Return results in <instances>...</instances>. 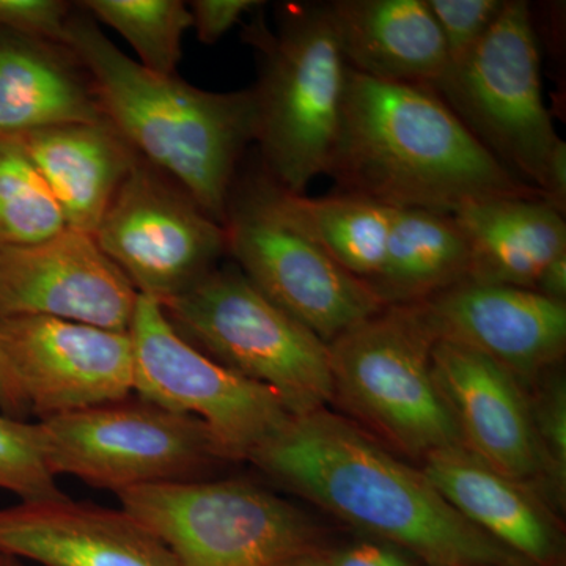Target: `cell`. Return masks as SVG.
<instances>
[{
	"instance_id": "1",
	"label": "cell",
	"mask_w": 566,
	"mask_h": 566,
	"mask_svg": "<svg viewBox=\"0 0 566 566\" xmlns=\"http://www.w3.org/2000/svg\"><path fill=\"white\" fill-rule=\"evenodd\" d=\"M248 461L292 493L431 566H532L464 520L422 471L326 409L290 417Z\"/></svg>"
},
{
	"instance_id": "2",
	"label": "cell",
	"mask_w": 566,
	"mask_h": 566,
	"mask_svg": "<svg viewBox=\"0 0 566 566\" xmlns=\"http://www.w3.org/2000/svg\"><path fill=\"white\" fill-rule=\"evenodd\" d=\"M326 175L342 192L392 210L452 214L482 200H545L509 172L433 88L375 81L353 70Z\"/></svg>"
},
{
	"instance_id": "3",
	"label": "cell",
	"mask_w": 566,
	"mask_h": 566,
	"mask_svg": "<svg viewBox=\"0 0 566 566\" xmlns=\"http://www.w3.org/2000/svg\"><path fill=\"white\" fill-rule=\"evenodd\" d=\"M65 43L91 73L104 118L223 226L238 164L255 142L251 88L208 92L178 74L153 73L117 48L80 3Z\"/></svg>"
},
{
	"instance_id": "4",
	"label": "cell",
	"mask_w": 566,
	"mask_h": 566,
	"mask_svg": "<svg viewBox=\"0 0 566 566\" xmlns=\"http://www.w3.org/2000/svg\"><path fill=\"white\" fill-rule=\"evenodd\" d=\"M249 35L260 52L251 92L263 172L283 191L301 196L333 161L348 63L327 3L283 6L274 32L253 25Z\"/></svg>"
},
{
	"instance_id": "5",
	"label": "cell",
	"mask_w": 566,
	"mask_h": 566,
	"mask_svg": "<svg viewBox=\"0 0 566 566\" xmlns=\"http://www.w3.org/2000/svg\"><path fill=\"white\" fill-rule=\"evenodd\" d=\"M175 331L212 360L277 395L292 417L334 400L329 348L237 264L216 268L161 304Z\"/></svg>"
},
{
	"instance_id": "6",
	"label": "cell",
	"mask_w": 566,
	"mask_h": 566,
	"mask_svg": "<svg viewBox=\"0 0 566 566\" xmlns=\"http://www.w3.org/2000/svg\"><path fill=\"white\" fill-rule=\"evenodd\" d=\"M434 338L416 304L386 305L327 345L334 398L411 457L463 446L431 365Z\"/></svg>"
},
{
	"instance_id": "7",
	"label": "cell",
	"mask_w": 566,
	"mask_h": 566,
	"mask_svg": "<svg viewBox=\"0 0 566 566\" xmlns=\"http://www.w3.org/2000/svg\"><path fill=\"white\" fill-rule=\"evenodd\" d=\"M115 495L181 566H277L318 549L311 517L249 480L164 483Z\"/></svg>"
},
{
	"instance_id": "8",
	"label": "cell",
	"mask_w": 566,
	"mask_h": 566,
	"mask_svg": "<svg viewBox=\"0 0 566 566\" xmlns=\"http://www.w3.org/2000/svg\"><path fill=\"white\" fill-rule=\"evenodd\" d=\"M434 92L509 172L543 196L551 155L562 139L543 102L538 41L526 0H505L493 28L447 66Z\"/></svg>"
},
{
	"instance_id": "9",
	"label": "cell",
	"mask_w": 566,
	"mask_h": 566,
	"mask_svg": "<svg viewBox=\"0 0 566 566\" xmlns=\"http://www.w3.org/2000/svg\"><path fill=\"white\" fill-rule=\"evenodd\" d=\"M223 227L238 270L324 344L386 307L294 221L264 172L233 186Z\"/></svg>"
},
{
	"instance_id": "10",
	"label": "cell",
	"mask_w": 566,
	"mask_h": 566,
	"mask_svg": "<svg viewBox=\"0 0 566 566\" xmlns=\"http://www.w3.org/2000/svg\"><path fill=\"white\" fill-rule=\"evenodd\" d=\"M52 474L117 494L210 479L232 463L210 428L137 397L39 420Z\"/></svg>"
},
{
	"instance_id": "11",
	"label": "cell",
	"mask_w": 566,
	"mask_h": 566,
	"mask_svg": "<svg viewBox=\"0 0 566 566\" xmlns=\"http://www.w3.org/2000/svg\"><path fill=\"white\" fill-rule=\"evenodd\" d=\"M129 337L134 394L167 411L202 420L230 461H248L292 417L273 390L186 342L151 297L139 296Z\"/></svg>"
},
{
	"instance_id": "12",
	"label": "cell",
	"mask_w": 566,
	"mask_h": 566,
	"mask_svg": "<svg viewBox=\"0 0 566 566\" xmlns=\"http://www.w3.org/2000/svg\"><path fill=\"white\" fill-rule=\"evenodd\" d=\"M140 296L188 292L227 255V232L178 182L137 159L93 233Z\"/></svg>"
},
{
	"instance_id": "13",
	"label": "cell",
	"mask_w": 566,
	"mask_h": 566,
	"mask_svg": "<svg viewBox=\"0 0 566 566\" xmlns=\"http://www.w3.org/2000/svg\"><path fill=\"white\" fill-rule=\"evenodd\" d=\"M0 364L39 420L134 395L129 333L46 316H0Z\"/></svg>"
},
{
	"instance_id": "14",
	"label": "cell",
	"mask_w": 566,
	"mask_h": 566,
	"mask_svg": "<svg viewBox=\"0 0 566 566\" xmlns=\"http://www.w3.org/2000/svg\"><path fill=\"white\" fill-rule=\"evenodd\" d=\"M140 294L95 238L65 229L0 248V316H46L129 333Z\"/></svg>"
},
{
	"instance_id": "15",
	"label": "cell",
	"mask_w": 566,
	"mask_h": 566,
	"mask_svg": "<svg viewBox=\"0 0 566 566\" xmlns=\"http://www.w3.org/2000/svg\"><path fill=\"white\" fill-rule=\"evenodd\" d=\"M416 305L434 342L474 349L523 385L565 353L566 304L535 290L464 281Z\"/></svg>"
},
{
	"instance_id": "16",
	"label": "cell",
	"mask_w": 566,
	"mask_h": 566,
	"mask_svg": "<svg viewBox=\"0 0 566 566\" xmlns=\"http://www.w3.org/2000/svg\"><path fill=\"white\" fill-rule=\"evenodd\" d=\"M431 365L469 452L516 482L546 476L523 382L490 357L436 340Z\"/></svg>"
},
{
	"instance_id": "17",
	"label": "cell",
	"mask_w": 566,
	"mask_h": 566,
	"mask_svg": "<svg viewBox=\"0 0 566 566\" xmlns=\"http://www.w3.org/2000/svg\"><path fill=\"white\" fill-rule=\"evenodd\" d=\"M0 554L43 566H181L125 510L70 497L0 509Z\"/></svg>"
},
{
	"instance_id": "18",
	"label": "cell",
	"mask_w": 566,
	"mask_h": 566,
	"mask_svg": "<svg viewBox=\"0 0 566 566\" xmlns=\"http://www.w3.org/2000/svg\"><path fill=\"white\" fill-rule=\"evenodd\" d=\"M348 69L389 84L436 88L449 57L427 0L327 3Z\"/></svg>"
},
{
	"instance_id": "19",
	"label": "cell",
	"mask_w": 566,
	"mask_h": 566,
	"mask_svg": "<svg viewBox=\"0 0 566 566\" xmlns=\"http://www.w3.org/2000/svg\"><path fill=\"white\" fill-rule=\"evenodd\" d=\"M422 472L464 520L528 565L557 560L556 527L523 483L495 471L464 446L430 453Z\"/></svg>"
},
{
	"instance_id": "20",
	"label": "cell",
	"mask_w": 566,
	"mask_h": 566,
	"mask_svg": "<svg viewBox=\"0 0 566 566\" xmlns=\"http://www.w3.org/2000/svg\"><path fill=\"white\" fill-rule=\"evenodd\" d=\"M103 120L91 73L69 44L0 31V136Z\"/></svg>"
},
{
	"instance_id": "21",
	"label": "cell",
	"mask_w": 566,
	"mask_h": 566,
	"mask_svg": "<svg viewBox=\"0 0 566 566\" xmlns=\"http://www.w3.org/2000/svg\"><path fill=\"white\" fill-rule=\"evenodd\" d=\"M20 139L66 227L93 237L139 159L137 151L107 120L40 129Z\"/></svg>"
},
{
	"instance_id": "22",
	"label": "cell",
	"mask_w": 566,
	"mask_h": 566,
	"mask_svg": "<svg viewBox=\"0 0 566 566\" xmlns=\"http://www.w3.org/2000/svg\"><path fill=\"white\" fill-rule=\"evenodd\" d=\"M450 216L468 244V281L535 290L547 263L566 253L564 214L546 200H482Z\"/></svg>"
},
{
	"instance_id": "23",
	"label": "cell",
	"mask_w": 566,
	"mask_h": 566,
	"mask_svg": "<svg viewBox=\"0 0 566 566\" xmlns=\"http://www.w3.org/2000/svg\"><path fill=\"white\" fill-rule=\"evenodd\" d=\"M469 249L452 216L394 210L385 263L370 289L386 305L419 304L468 281Z\"/></svg>"
},
{
	"instance_id": "24",
	"label": "cell",
	"mask_w": 566,
	"mask_h": 566,
	"mask_svg": "<svg viewBox=\"0 0 566 566\" xmlns=\"http://www.w3.org/2000/svg\"><path fill=\"white\" fill-rule=\"evenodd\" d=\"M274 186L279 202L294 221L346 273L370 286L385 263L392 208L353 193L308 197Z\"/></svg>"
},
{
	"instance_id": "25",
	"label": "cell",
	"mask_w": 566,
	"mask_h": 566,
	"mask_svg": "<svg viewBox=\"0 0 566 566\" xmlns=\"http://www.w3.org/2000/svg\"><path fill=\"white\" fill-rule=\"evenodd\" d=\"M80 7L122 35L144 69L177 76L182 39L192 29L188 3L181 0H85Z\"/></svg>"
},
{
	"instance_id": "26",
	"label": "cell",
	"mask_w": 566,
	"mask_h": 566,
	"mask_svg": "<svg viewBox=\"0 0 566 566\" xmlns=\"http://www.w3.org/2000/svg\"><path fill=\"white\" fill-rule=\"evenodd\" d=\"M69 229L20 137L0 136V248L40 243Z\"/></svg>"
},
{
	"instance_id": "27",
	"label": "cell",
	"mask_w": 566,
	"mask_h": 566,
	"mask_svg": "<svg viewBox=\"0 0 566 566\" xmlns=\"http://www.w3.org/2000/svg\"><path fill=\"white\" fill-rule=\"evenodd\" d=\"M0 490L21 502L62 501L46 458V439L40 422H25L0 412Z\"/></svg>"
},
{
	"instance_id": "28",
	"label": "cell",
	"mask_w": 566,
	"mask_h": 566,
	"mask_svg": "<svg viewBox=\"0 0 566 566\" xmlns=\"http://www.w3.org/2000/svg\"><path fill=\"white\" fill-rule=\"evenodd\" d=\"M504 3L505 0H427L444 40L449 65L474 50L493 28Z\"/></svg>"
},
{
	"instance_id": "29",
	"label": "cell",
	"mask_w": 566,
	"mask_h": 566,
	"mask_svg": "<svg viewBox=\"0 0 566 566\" xmlns=\"http://www.w3.org/2000/svg\"><path fill=\"white\" fill-rule=\"evenodd\" d=\"M531 411L546 476L560 490L566 479V387L560 375L545 379Z\"/></svg>"
},
{
	"instance_id": "30",
	"label": "cell",
	"mask_w": 566,
	"mask_h": 566,
	"mask_svg": "<svg viewBox=\"0 0 566 566\" xmlns=\"http://www.w3.org/2000/svg\"><path fill=\"white\" fill-rule=\"evenodd\" d=\"M73 10L65 0H0V31L65 43Z\"/></svg>"
},
{
	"instance_id": "31",
	"label": "cell",
	"mask_w": 566,
	"mask_h": 566,
	"mask_svg": "<svg viewBox=\"0 0 566 566\" xmlns=\"http://www.w3.org/2000/svg\"><path fill=\"white\" fill-rule=\"evenodd\" d=\"M263 6L256 0H193L189 2L192 29L203 44L218 43L249 11Z\"/></svg>"
},
{
	"instance_id": "32",
	"label": "cell",
	"mask_w": 566,
	"mask_h": 566,
	"mask_svg": "<svg viewBox=\"0 0 566 566\" xmlns=\"http://www.w3.org/2000/svg\"><path fill=\"white\" fill-rule=\"evenodd\" d=\"M329 566H408L403 557L386 546L364 543L338 554Z\"/></svg>"
},
{
	"instance_id": "33",
	"label": "cell",
	"mask_w": 566,
	"mask_h": 566,
	"mask_svg": "<svg viewBox=\"0 0 566 566\" xmlns=\"http://www.w3.org/2000/svg\"><path fill=\"white\" fill-rule=\"evenodd\" d=\"M535 292L557 303H566V253L547 263L535 283Z\"/></svg>"
},
{
	"instance_id": "34",
	"label": "cell",
	"mask_w": 566,
	"mask_h": 566,
	"mask_svg": "<svg viewBox=\"0 0 566 566\" xmlns=\"http://www.w3.org/2000/svg\"><path fill=\"white\" fill-rule=\"evenodd\" d=\"M0 412L3 415L24 419L29 416L28 406L22 400L20 390L14 386L13 379L0 364Z\"/></svg>"
},
{
	"instance_id": "35",
	"label": "cell",
	"mask_w": 566,
	"mask_h": 566,
	"mask_svg": "<svg viewBox=\"0 0 566 566\" xmlns=\"http://www.w3.org/2000/svg\"><path fill=\"white\" fill-rule=\"evenodd\" d=\"M277 566H329V564H324L315 554V556L292 558V560L283 562V564Z\"/></svg>"
},
{
	"instance_id": "36",
	"label": "cell",
	"mask_w": 566,
	"mask_h": 566,
	"mask_svg": "<svg viewBox=\"0 0 566 566\" xmlns=\"http://www.w3.org/2000/svg\"><path fill=\"white\" fill-rule=\"evenodd\" d=\"M0 566H22V564L20 558L6 556V554H0Z\"/></svg>"
}]
</instances>
